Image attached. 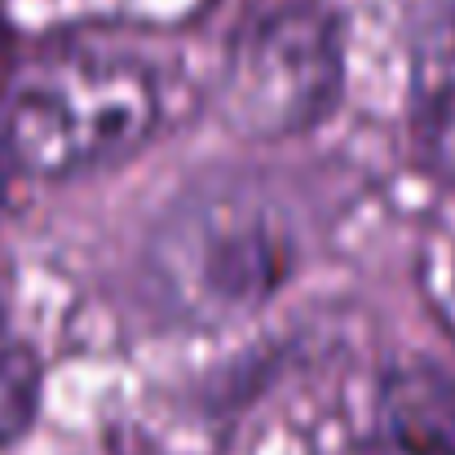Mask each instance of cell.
Here are the masks:
<instances>
[{"label":"cell","mask_w":455,"mask_h":455,"mask_svg":"<svg viewBox=\"0 0 455 455\" xmlns=\"http://www.w3.org/2000/svg\"><path fill=\"white\" fill-rule=\"evenodd\" d=\"M429 288H434V301L443 309V318L455 331V243H447L438 257H429Z\"/></svg>","instance_id":"cell-7"},{"label":"cell","mask_w":455,"mask_h":455,"mask_svg":"<svg viewBox=\"0 0 455 455\" xmlns=\"http://www.w3.org/2000/svg\"><path fill=\"white\" fill-rule=\"evenodd\" d=\"M376 425L398 455H455V371L429 358L389 367L376 385Z\"/></svg>","instance_id":"cell-4"},{"label":"cell","mask_w":455,"mask_h":455,"mask_svg":"<svg viewBox=\"0 0 455 455\" xmlns=\"http://www.w3.org/2000/svg\"><path fill=\"white\" fill-rule=\"evenodd\" d=\"M40 358L31 340L18 331L9 297L0 288V447H13L40 411Z\"/></svg>","instance_id":"cell-6"},{"label":"cell","mask_w":455,"mask_h":455,"mask_svg":"<svg viewBox=\"0 0 455 455\" xmlns=\"http://www.w3.org/2000/svg\"><path fill=\"white\" fill-rule=\"evenodd\" d=\"M411 124L420 155L455 181V27H438L420 44Z\"/></svg>","instance_id":"cell-5"},{"label":"cell","mask_w":455,"mask_h":455,"mask_svg":"<svg viewBox=\"0 0 455 455\" xmlns=\"http://www.w3.org/2000/svg\"><path fill=\"white\" fill-rule=\"evenodd\" d=\"M345 89L340 18L327 4H279L248 18L221 62L217 111L252 142H279L323 124Z\"/></svg>","instance_id":"cell-3"},{"label":"cell","mask_w":455,"mask_h":455,"mask_svg":"<svg viewBox=\"0 0 455 455\" xmlns=\"http://www.w3.org/2000/svg\"><path fill=\"white\" fill-rule=\"evenodd\" d=\"M9 62H13V31L0 13V93H4V80H9Z\"/></svg>","instance_id":"cell-8"},{"label":"cell","mask_w":455,"mask_h":455,"mask_svg":"<svg viewBox=\"0 0 455 455\" xmlns=\"http://www.w3.org/2000/svg\"><path fill=\"white\" fill-rule=\"evenodd\" d=\"M297 266L292 221L252 186H195L151 230L147 283L159 314L190 331L252 318Z\"/></svg>","instance_id":"cell-2"},{"label":"cell","mask_w":455,"mask_h":455,"mask_svg":"<svg viewBox=\"0 0 455 455\" xmlns=\"http://www.w3.org/2000/svg\"><path fill=\"white\" fill-rule=\"evenodd\" d=\"M164 120L159 76L133 53L67 44L36 58L4 98L0 151L13 172L71 181L138 155Z\"/></svg>","instance_id":"cell-1"}]
</instances>
